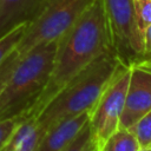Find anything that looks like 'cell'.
<instances>
[{
  "instance_id": "1",
  "label": "cell",
  "mask_w": 151,
  "mask_h": 151,
  "mask_svg": "<svg viewBox=\"0 0 151 151\" xmlns=\"http://www.w3.org/2000/svg\"><path fill=\"white\" fill-rule=\"evenodd\" d=\"M110 51L113 52L104 4L103 0H94L59 38L48 83L21 118H37L74 77Z\"/></svg>"
},
{
  "instance_id": "2",
  "label": "cell",
  "mask_w": 151,
  "mask_h": 151,
  "mask_svg": "<svg viewBox=\"0 0 151 151\" xmlns=\"http://www.w3.org/2000/svg\"><path fill=\"white\" fill-rule=\"evenodd\" d=\"M123 64L110 51L74 77L37 116V127L45 134L54 125L85 111H92Z\"/></svg>"
},
{
  "instance_id": "3",
  "label": "cell",
  "mask_w": 151,
  "mask_h": 151,
  "mask_svg": "<svg viewBox=\"0 0 151 151\" xmlns=\"http://www.w3.org/2000/svg\"><path fill=\"white\" fill-rule=\"evenodd\" d=\"M59 39L40 44L19 57L0 93V120L20 117L48 83Z\"/></svg>"
},
{
  "instance_id": "4",
  "label": "cell",
  "mask_w": 151,
  "mask_h": 151,
  "mask_svg": "<svg viewBox=\"0 0 151 151\" xmlns=\"http://www.w3.org/2000/svg\"><path fill=\"white\" fill-rule=\"evenodd\" d=\"M94 0H46L40 13L27 25L15 47L19 57L33 47L59 39Z\"/></svg>"
},
{
  "instance_id": "5",
  "label": "cell",
  "mask_w": 151,
  "mask_h": 151,
  "mask_svg": "<svg viewBox=\"0 0 151 151\" xmlns=\"http://www.w3.org/2000/svg\"><path fill=\"white\" fill-rule=\"evenodd\" d=\"M112 50L122 64L131 66L143 59V41L138 34L133 0H103Z\"/></svg>"
},
{
  "instance_id": "6",
  "label": "cell",
  "mask_w": 151,
  "mask_h": 151,
  "mask_svg": "<svg viewBox=\"0 0 151 151\" xmlns=\"http://www.w3.org/2000/svg\"><path fill=\"white\" fill-rule=\"evenodd\" d=\"M130 74L131 66L123 64L90 113V125L98 142V149L119 129Z\"/></svg>"
},
{
  "instance_id": "7",
  "label": "cell",
  "mask_w": 151,
  "mask_h": 151,
  "mask_svg": "<svg viewBox=\"0 0 151 151\" xmlns=\"http://www.w3.org/2000/svg\"><path fill=\"white\" fill-rule=\"evenodd\" d=\"M151 110V68L131 65L130 81L119 127L129 129Z\"/></svg>"
},
{
  "instance_id": "8",
  "label": "cell",
  "mask_w": 151,
  "mask_h": 151,
  "mask_svg": "<svg viewBox=\"0 0 151 151\" xmlns=\"http://www.w3.org/2000/svg\"><path fill=\"white\" fill-rule=\"evenodd\" d=\"M46 0H0V38L21 24H29Z\"/></svg>"
},
{
  "instance_id": "9",
  "label": "cell",
  "mask_w": 151,
  "mask_h": 151,
  "mask_svg": "<svg viewBox=\"0 0 151 151\" xmlns=\"http://www.w3.org/2000/svg\"><path fill=\"white\" fill-rule=\"evenodd\" d=\"M90 113L85 111L54 125L44 134L37 151H63L90 120Z\"/></svg>"
},
{
  "instance_id": "10",
  "label": "cell",
  "mask_w": 151,
  "mask_h": 151,
  "mask_svg": "<svg viewBox=\"0 0 151 151\" xmlns=\"http://www.w3.org/2000/svg\"><path fill=\"white\" fill-rule=\"evenodd\" d=\"M104 151H139L142 147L130 129L119 127L100 147Z\"/></svg>"
},
{
  "instance_id": "11",
  "label": "cell",
  "mask_w": 151,
  "mask_h": 151,
  "mask_svg": "<svg viewBox=\"0 0 151 151\" xmlns=\"http://www.w3.org/2000/svg\"><path fill=\"white\" fill-rule=\"evenodd\" d=\"M98 142L94 137L90 120L84 125L77 137L63 151H97Z\"/></svg>"
},
{
  "instance_id": "12",
  "label": "cell",
  "mask_w": 151,
  "mask_h": 151,
  "mask_svg": "<svg viewBox=\"0 0 151 151\" xmlns=\"http://www.w3.org/2000/svg\"><path fill=\"white\" fill-rule=\"evenodd\" d=\"M133 12L136 27L144 46V35L151 25V0H133Z\"/></svg>"
},
{
  "instance_id": "13",
  "label": "cell",
  "mask_w": 151,
  "mask_h": 151,
  "mask_svg": "<svg viewBox=\"0 0 151 151\" xmlns=\"http://www.w3.org/2000/svg\"><path fill=\"white\" fill-rule=\"evenodd\" d=\"M28 24H21L0 38V65L15 50Z\"/></svg>"
},
{
  "instance_id": "14",
  "label": "cell",
  "mask_w": 151,
  "mask_h": 151,
  "mask_svg": "<svg viewBox=\"0 0 151 151\" xmlns=\"http://www.w3.org/2000/svg\"><path fill=\"white\" fill-rule=\"evenodd\" d=\"M129 129L136 136L142 149L151 147V110L144 116H142Z\"/></svg>"
},
{
  "instance_id": "15",
  "label": "cell",
  "mask_w": 151,
  "mask_h": 151,
  "mask_svg": "<svg viewBox=\"0 0 151 151\" xmlns=\"http://www.w3.org/2000/svg\"><path fill=\"white\" fill-rule=\"evenodd\" d=\"M18 59H19V55H18V53L14 50L1 63V65H0V93H1V91H2V88L5 86V84H6V81L8 80V78H9L13 68L15 67Z\"/></svg>"
},
{
  "instance_id": "16",
  "label": "cell",
  "mask_w": 151,
  "mask_h": 151,
  "mask_svg": "<svg viewBox=\"0 0 151 151\" xmlns=\"http://www.w3.org/2000/svg\"><path fill=\"white\" fill-rule=\"evenodd\" d=\"M21 119L22 118L20 117H12L0 120V150L5 145V143L7 142V139L9 138V136L12 134V132L14 131V129Z\"/></svg>"
},
{
  "instance_id": "17",
  "label": "cell",
  "mask_w": 151,
  "mask_h": 151,
  "mask_svg": "<svg viewBox=\"0 0 151 151\" xmlns=\"http://www.w3.org/2000/svg\"><path fill=\"white\" fill-rule=\"evenodd\" d=\"M151 59V25L147 27L144 35V50H143V59Z\"/></svg>"
},
{
  "instance_id": "18",
  "label": "cell",
  "mask_w": 151,
  "mask_h": 151,
  "mask_svg": "<svg viewBox=\"0 0 151 151\" xmlns=\"http://www.w3.org/2000/svg\"><path fill=\"white\" fill-rule=\"evenodd\" d=\"M140 66H144V67H147V68H151V59H146V60H140L138 63H136Z\"/></svg>"
},
{
  "instance_id": "19",
  "label": "cell",
  "mask_w": 151,
  "mask_h": 151,
  "mask_svg": "<svg viewBox=\"0 0 151 151\" xmlns=\"http://www.w3.org/2000/svg\"><path fill=\"white\" fill-rule=\"evenodd\" d=\"M139 151H151V147H144V149H140Z\"/></svg>"
},
{
  "instance_id": "20",
  "label": "cell",
  "mask_w": 151,
  "mask_h": 151,
  "mask_svg": "<svg viewBox=\"0 0 151 151\" xmlns=\"http://www.w3.org/2000/svg\"><path fill=\"white\" fill-rule=\"evenodd\" d=\"M97 151H104V150H101V149H98V150H97Z\"/></svg>"
}]
</instances>
